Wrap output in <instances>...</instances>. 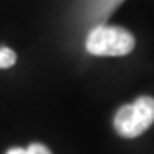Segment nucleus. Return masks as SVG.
<instances>
[{"instance_id":"obj_2","label":"nucleus","mask_w":154,"mask_h":154,"mask_svg":"<svg viewBox=\"0 0 154 154\" xmlns=\"http://www.w3.org/2000/svg\"><path fill=\"white\" fill-rule=\"evenodd\" d=\"M154 123V97L140 96L134 102L120 107L113 118V128L118 135L135 138Z\"/></svg>"},{"instance_id":"obj_1","label":"nucleus","mask_w":154,"mask_h":154,"mask_svg":"<svg viewBox=\"0 0 154 154\" xmlns=\"http://www.w3.org/2000/svg\"><path fill=\"white\" fill-rule=\"evenodd\" d=\"M87 51L96 57H123L134 51L135 38L120 25H96L85 41Z\"/></svg>"},{"instance_id":"obj_4","label":"nucleus","mask_w":154,"mask_h":154,"mask_svg":"<svg viewBox=\"0 0 154 154\" xmlns=\"http://www.w3.org/2000/svg\"><path fill=\"white\" fill-rule=\"evenodd\" d=\"M17 55L16 52L10 47H0V69L11 68L16 63Z\"/></svg>"},{"instance_id":"obj_3","label":"nucleus","mask_w":154,"mask_h":154,"mask_svg":"<svg viewBox=\"0 0 154 154\" xmlns=\"http://www.w3.org/2000/svg\"><path fill=\"white\" fill-rule=\"evenodd\" d=\"M6 154H52L47 146L41 143H32L29 148H11Z\"/></svg>"}]
</instances>
